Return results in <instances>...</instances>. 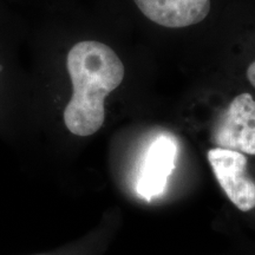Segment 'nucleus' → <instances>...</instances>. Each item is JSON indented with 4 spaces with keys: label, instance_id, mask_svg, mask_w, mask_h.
I'll use <instances>...</instances> for the list:
<instances>
[{
    "label": "nucleus",
    "instance_id": "nucleus-7",
    "mask_svg": "<svg viewBox=\"0 0 255 255\" xmlns=\"http://www.w3.org/2000/svg\"><path fill=\"white\" fill-rule=\"evenodd\" d=\"M0 72H1V66H0Z\"/></svg>",
    "mask_w": 255,
    "mask_h": 255
},
{
    "label": "nucleus",
    "instance_id": "nucleus-5",
    "mask_svg": "<svg viewBox=\"0 0 255 255\" xmlns=\"http://www.w3.org/2000/svg\"><path fill=\"white\" fill-rule=\"evenodd\" d=\"M146 18L164 27H187L208 15L210 0H133Z\"/></svg>",
    "mask_w": 255,
    "mask_h": 255
},
{
    "label": "nucleus",
    "instance_id": "nucleus-3",
    "mask_svg": "<svg viewBox=\"0 0 255 255\" xmlns=\"http://www.w3.org/2000/svg\"><path fill=\"white\" fill-rule=\"evenodd\" d=\"M216 180L229 201L241 212L255 208V182L247 175V158L242 152L223 148L207 154Z\"/></svg>",
    "mask_w": 255,
    "mask_h": 255
},
{
    "label": "nucleus",
    "instance_id": "nucleus-1",
    "mask_svg": "<svg viewBox=\"0 0 255 255\" xmlns=\"http://www.w3.org/2000/svg\"><path fill=\"white\" fill-rule=\"evenodd\" d=\"M66 69L73 91L64 110V123L73 135L91 136L103 126L104 101L123 82L124 65L110 46L84 40L69 51Z\"/></svg>",
    "mask_w": 255,
    "mask_h": 255
},
{
    "label": "nucleus",
    "instance_id": "nucleus-2",
    "mask_svg": "<svg viewBox=\"0 0 255 255\" xmlns=\"http://www.w3.org/2000/svg\"><path fill=\"white\" fill-rule=\"evenodd\" d=\"M212 139L218 148L255 155V100L240 94L229 103L213 129Z\"/></svg>",
    "mask_w": 255,
    "mask_h": 255
},
{
    "label": "nucleus",
    "instance_id": "nucleus-6",
    "mask_svg": "<svg viewBox=\"0 0 255 255\" xmlns=\"http://www.w3.org/2000/svg\"><path fill=\"white\" fill-rule=\"evenodd\" d=\"M247 78L253 87L255 88V60L250 64L247 69Z\"/></svg>",
    "mask_w": 255,
    "mask_h": 255
},
{
    "label": "nucleus",
    "instance_id": "nucleus-4",
    "mask_svg": "<svg viewBox=\"0 0 255 255\" xmlns=\"http://www.w3.org/2000/svg\"><path fill=\"white\" fill-rule=\"evenodd\" d=\"M176 145L169 137L161 136L152 142L146 151L136 190L142 197L150 200L164 191L168 177L175 167Z\"/></svg>",
    "mask_w": 255,
    "mask_h": 255
}]
</instances>
